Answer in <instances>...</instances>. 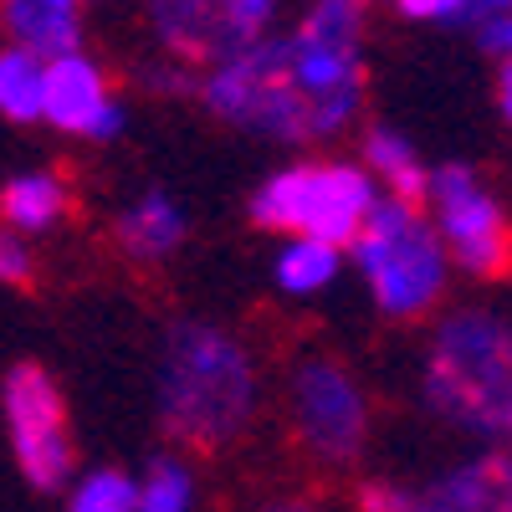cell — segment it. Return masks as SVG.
I'll list each match as a JSON object with an SVG mask.
<instances>
[{
    "mask_svg": "<svg viewBox=\"0 0 512 512\" xmlns=\"http://www.w3.org/2000/svg\"><path fill=\"white\" fill-rule=\"evenodd\" d=\"M262 410L256 354L221 323L180 318L164 328L154 369V415L169 441L190 451H221L246 436Z\"/></svg>",
    "mask_w": 512,
    "mask_h": 512,
    "instance_id": "cell-1",
    "label": "cell"
},
{
    "mask_svg": "<svg viewBox=\"0 0 512 512\" xmlns=\"http://www.w3.org/2000/svg\"><path fill=\"white\" fill-rule=\"evenodd\" d=\"M420 400L456 431L512 446V318L492 308L446 313L425 344Z\"/></svg>",
    "mask_w": 512,
    "mask_h": 512,
    "instance_id": "cell-2",
    "label": "cell"
},
{
    "mask_svg": "<svg viewBox=\"0 0 512 512\" xmlns=\"http://www.w3.org/2000/svg\"><path fill=\"white\" fill-rule=\"evenodd\" d=\"M354 267L369 282V297L384 318L415 323L425 313H436L451 282V256L436 236V226L420 216V205H400L390 195H379L369 221L349 241Z\"/></svg>",
    "mask_w": 512,
    "mask_h": 512,
    "instance_id": "cell-3",
    "label": "cell"
},
{
    "mask_svg": "<svg viewBox=\"0 0 512 512\" xmlns=\"http://www.w3.org/2000/svg\"><path fill=\"white\" fill-rule=\"evenodd\" d=\"M297 98L308 103L313 144L338 139L364 108V6L359 0H318L282 36Z\"/></svg>",
    "mask_w": 512,
    "mask_h": 512,
    "instance_id": "cell-4",
    "label": "cell"
},
{
    "mask_svg": "<svg viewBox=\"0 0 512 512\" xmlns=\"http://www.w3.org/2000/svg\"><path fill=\"white\" fill-rule=\"evenodd\" d=\"M379 190L359 164H287L272 180H262V190L251 195V221L262 231H282V236H308V241H328L344 251L359 226L369 221Z\"/></svg>",
    "mask_w": 512,
    "mask_h": 512,
    "instance_id": "cell-5",
    "label": "cell"
},
{
    "mask_svg": "<svg viewBox=\"0 0 512 512\" xmlns=\"http://www.w3.org/2000/svg\"><path fill=\"white\" fill-rule=\"evenodd\" d=\"M195 93L231 128H251V134L282 139V144H313V118L292 88L282 36H262L231 57L210 62V72L195 82Z\"/></svg>",
    "mask_w": 512,
    "mask_h": 512,
    "instance_id": "cell-6",
    "label": "cell"
},
{
    "mask_svg": "<svg viewBox=\"0 0 512 512\" xmlns=\"http://www.w3.org/2000/svg\"><path fill=\"white\" fill-rule=\"evenodd\" d=\"M287 420L303 456L338 472L364 456L369 395L338 359H297L287 374Z\"/></svg>",
    "mask_w": 512,
    "mask_h": 512,
    "instance_id": "cell-7",
    "label": "cell"
},
{
    "mask_svg": "<svg viewBox=\"0 0 512 512\" xmlns=\"http://www.w3.org/2000/svg\"><path fill=\"white\" fill-rule=\"evenodd\" d=\"M425 200L436 210L431 226L461 272H472V277H507L512 272V221L502 216L492 190L466 164L431 169Z\"/></svg>",
    "mask_w": 512,
    "mask_h": 512,
    "instance_id": "cell-8",
    "label": "cell"
},
{
    "mask_svg": "<svg viewBox=\"0 0 512 512\" xmlns=\"http://www.w3.org/2000/svg\"><path fill=\"white\" fill-rule=\"evenodd\" d=\"M0 410H6V431L21 477L36 492L72 487V436H67V405L57 379L41 364H16L0 384Z\"/></svg>",
    "mask_w": 512,
    "mask_h": 512,
    "instance_id": "cell-9",
    "label": "cell"
},
{
    "mask_svg": "<svg viewBox=\"0 0 512 512\" xmlns=\"http://www.w3.org/2000/svg\"><path fill=\"white\" fill-rule=\"evenodd\" d=\"M41 123L62 128V134L108 144L123 134V103L108 88V72L88 57V52H67L57 62H47V98H41Z\"/></svg>",
    "mask_w": 512,
    "mask_h": 512,
    "instance_id": "cell-10",
    "label": "cell"
},
{
    "mask_svg": "<svg viewBox=\"0 0 512 512\" xmlns=\"http://www.w3.org/2000/svg\"><path fill=\"white\" fill-rule=\"evenodd\" d=\"M144 16L159 47L175 52L180 62H221L241 52L226 0H144Z\"/></svg>",
    "mask_w": 512,
    "mask_h": 512,
    "instance_id": "cell-11",
    "label": "cell"
},
{
    "mask_svg": "<svg viewBox=\"0 0 512 512\" xmlns=\"http://www.w3.org/2000/svg\"><path fill=\"white\" fill-rule=\"evenodd\" d=\"M410 502L415 512H512V446H492L451 466L436 482H425Z\"/></svg>",
    "mask_w": 512,
    "mask_h": 512,
    "instance_id": "cell-12",
    "label": "cell"
},
{
    "mask_svg": "<svg viewBox=\"0 0 512 512\" xmlns=\"http://www.w3.org/2000/svg\"><path fill=\"white\" fill-rule=\"evenodd\" d=\"M82 6L88 0H0V26L11 47L57 62L67 52H82Z\"/></svg>",
    "mask_w": 512,
    "mask_h": 512,
    "instance_id": "cell-13",
    "label": "cell"
},
{
    "mask_svg": "<svg viewBox=\"0 0 512 512\" xmlns=\"http://www.w3.org/2000/svg\"><path fill=\"white\" fill-rule=\"evenodd\" d=\"M185 210L175 195H164V190H144L128 210H118V221H113V241L118 251L128 256V262H139V267H159L169 262L180 246H185Z\"/></svg>",
    "mask_w": 512,
    "mask_h": 512,
    "instance_id": "cell-14",
    "label": "cell"
},
{
    "mask_svg": "<svg viewBox=\"0 0 512 512\" xmlns=\"http://www.w3.org/2000/svg\"><path fill=\"white\" fill-rule=\"evenodd\" d=\"M67 216V185L52 169H31V175H16L0 190V226L16 236H36L52 231Z\"/></svg>",
    "mask_w": 512,
    "mask_h": 512,
    "instance_id": "cell-15",
    "label": "cell"
},
{
    "mask_svg": "<svg viewBox=\"0 0 512 512\" xmlns=\"http://www.w3.org/2000/svg\"><path fill=\"white\" fill-rule=\"evenodd\" d=\"M364 175L374 180V185H384V195L390 200H400V205H420L425 200V169H420V159H415V149H410V139H400L395 128H369L364 134Z\"/></svg>",
    "mask_w": 512,
    "mask_h": 512,
    "instance_id": "cell-16",
    "label": "cell"
},
{
    "mask_svg": "<svg viewBox=\"0 0 512 512\" xmlns=\"http://www.w3.org/2000/svg\"><path fill=\"white\" fill-rule=\"evenodd\" d=\"M272 272H277V287H282L287 297H313V292H323V287L338 282V272H344V251L328 246V241L287 236Z\"/></svg>",
    "mask_w": 512,
    "mask_h": 512,
    "instance_id": "cell-17",
    "label": "cell"
},
{
    "mask_svg": "<svg viewBox=\"0 0 512 512\" xmlns=\"http://www.w3.org/2000/svg\"><path fill=\"white\" fill-rule=\"evenodd\" d=\"M41 98H47V62L21 47H0V118L41 123Z\"/></svg>",
    "mask_w": 512,
    "mask_h": 512,
    "instance_id": "cell-18",
    "label": "cell"
},
{
    "mask_svg": "<svg viewBox=\"0 0 512 512\" xmlns=\"http://www.w3.org/2000/svg\"><path fill=\"white\" fill-rule=\"evenodd\" d=\"M134 512H195V472L185 456H154L134 477Z\"/></svg>",
    "mask_w": 512,
    "mask_h": 512,
    "instance_id": "cell-19",
    "label": "cell"
},
{
    "mask_svg": "<svg viewBox=\"0 0 512 512\" xmlns=\"http://www.w3.org/2000/svg\"><path fill=\"white\" fill-rule=\"evenodd\" d=\"M67 512H134V477L98 466L67 487Z\"/></svg>",
    "mask_w": 512,
    "mask_h": 512,
    "instance_id": "cell-20",
    "label": "cell"
},
{
    "mask_svg": "<svg viewBox=\"0 0 512 512\" xmlns=\"http://www.w3.org/2000/svg\"><path fill=\"white\" fill-rule=\"evenodd\" d=\"M231 11V31H236V47H251V41L272 36L267 26L277 21V0H226Z\"/></svg>",
    "mask_w": 512,
    "mask_h": 512,
    "instance_id": "cell-21",
    "label": "cell"
},
{
    "mask_svg": "<svg viewBox=\"0 0 512 512\" xmlns=\"http://www.w3.org/2000/svg\"><path fill=\"white\" fill-rule=\"evenodd\" d=\"M31 277H36V256H31L26 236L0 226V282H6V287H26Z\"/></svg>",
    "mask_w": 512,
    "mask_h": 512,
    "instance_id": "cell-22",
    "label": "cell"
},
{
    "mask_svg": "<svg viewBox=\"0 0 512 512\" xmlns=\"http://www.w3.org/2000/svg\"><path fill=\"white\" fill-rule=\"evenodd\" d=\"M354 512H415V502H410V492H400L390 482H364L354 497Z\"/></svg>",
    "mask_w": 512,
    "mask_h": 512,
    "instance_id": "cell-23",
    "label": "cell"
},
{
    "mask_svg": "<svg viewBox=\"0 0 512 512\" xmlns=\"http://www.w3.org/2000/svg\"><path fill=\"white\" fill-rule=\"evenodd\" d=\"M139 77H144V88H154V93H190L195 88L185 62H149Z\"/></svg>",
    "mask_w": 512,
    "mask_h": 512,
    "instance_id": "cell-24",
    "label": "cell"
},
{
    "mask_svg": "<svg viewBox=\"0 0 512 512\" xmlns=\"http://www.w3.org/2000/svg\"><path fill=\"white\" fill-rule=\"evenodd\" d=\"M512 16V0H461V21L456 26H497Z\"/></svg>",
    "mask_w": 512,
    "mask_h": 512,
    "instance_id": "cell-25",
    "label": "cell"
},
{
    "mask_svg": "<svg viewBox=\"0 0 512 512\" xmlns=\"http://www.w3.org/2000/svg\"><path fill=\"white\" fill-rule=\"evenodd\" d=\"M395 6L410 21H456L461 16V0H395Z\"/></svg>",
    "mask_w": 512,
    "mask_h": 512,
    "instance_id": "cell-26",
    "label": "cell"
},
{
    "mask_svg": "<svg viewBox=\"0 0 512 512\" xmlns=\"http://www.w3.org/2000/svg\"><path fill=\"white\" fill-rule=\"evenodd\" d=\"M251 512H338L333 502L323 497H303V492H292V497H267V502H256Z\"/></svg>",
    "mask_w": 512,
    "mask_h": 512,
    "instance_id": "cell-27",
    "label": "cell"
},
{
    "mask_svg": "<svg viewBox=\"0 0 512 512\" xmlns=\"http://www.w3.org/2000/svg\"><path fill=\"white\" fill-rule=\"evenodd\" d=\"M482 41H487L492 52H502V57L512 62V16H507V21H497V26H482Z\"/></svg>",
    "mask_w": 512,
    "mask_h": 512,
    "instance_id": "cell-28",
    "label": "cell"
},
{
    "mask_svg": "<svg viewBox=\"0 0 512 512\" xmlns=\"http://www.w3.org/2000/svg\"><path fill=\"white\" fill-rule=\"evenodd\" d=\"M497 108L512 123V62H502V72H497Z\"/></svg>",
    "mask_w": 512,
    "mask_h": 512,
    "instance_id": "cell-29",
    "label": "cell"
}]
</instances>
